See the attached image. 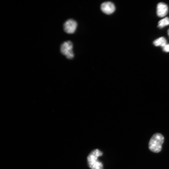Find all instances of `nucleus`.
Returning <instances> with one entry per match:
<instances>
[{
    "mask_svg": "<svg viewBox=\"0 0 169 169\" xmlns=\"http://www.w3.org/2000/svg\"><path fill=\"white\" fill-rule=\"evenodd\" d=\"M169 25V18L165 17L160 21L158 24V27L160 28H162Z\"/></svg>",
    "mask_w": 169,
    "mask_h": 169,
    "instance_id": "6e6552de",
    "label": "nucleus"
},
{
    "mask_svg": "<svg viewBox=\"0 0 169 169\" xmlns=\"http://www.w3.org/2000/svg\"><path fill=\"white\" fill-rule=\"evenodd\" d=\"M164 138L160 133L154 134L151 138L149 144V148L151 151L158 153L160 152L164 142Z\"/></svg>",
    "mask_w": 169,
    "mask_h": 169,
    "instance_id": "f03ea898",
    "label": "nucleus"
},
{
    "mask_svg": "<svg viewBox=\"0 0 169 169\" xmlns=\"http://www.w3.org/2000/svg\"><path fill=\"white\" fill-rule=\"evenodd\" d=\"M77 26L76 22L73 19H70L64 23L63 27L64 31L66 33L72 34L76 31Z\"/></svg>",
    "mask_w": 169,
    "mask_h": 169,
    "instance_id": "20e7f679",
    "label": "nucleus"
},
{
    "mask_svg": "<svg viewBox=\"0 0 169 169\" xmlns=\"http://www.w3.org/2000/svg\"><path fill=\"white\" fill-rule=\"evenodd\" d=\"M167 34H168V36L169 37V29H168V30H167Z\"/></svg>",
    "mask_w": 169,
    "mask_h": 169,
    "instance_id": "9d476101",
    "label": "nucleus"
},
{
    "mask_svg": "<svg viewBox=\"0 0 169 169\" xmlns=\"http://www.w3.org/2000/svg\"><path fill=\"white\" fill-rule=\"evenodd\" d=\"M73 44L70 41L64 42L61 45L60 51L67 59H72L74 56L73 51Z\"/></svg>",
    "mask_w": 169,
    "mask_h": 169,
    "instance_id": "7ed1b4c3",
    "label": "nucleus"
},
{
    "mask_svg": "<svg viewBox=\"0 0 169 169\" xmlns=\"http://www.w3.org/2000/svg\"><path fill=\"white\" fill-rule=\"evenodd\" d=\"M168 8L167 5L164 3H160L157 7V14L160 17H165L167 14Z\"/></svg>",
    "mask_w": 169,
    "mask_h": 169,
    "instance_id": "423d86ee",
    "label": "nucleus"
},
{
    "mask_svg": "<svg viewBox=\"0 0 169 169\" xmlns=\"http://www.w3.org/2000/svg\"><path fill=\"white\" fill-rule=\"evenodd\" d=\"M153 44L156 47L160 46L163 48L167 44V41L166 39L162 37L155 40L153 42Z\"/></svg>",
    "mask_w": 169,
    "mask_h": 169,
    "instance_id": "0eeeda50",
    "label": "nucleus"
},
{
    "mask_svg": "<svg viewBox=\"0 0 169 169\" xmlns=\"http://www.w3.org/2000/svg\"><path fill=\"white\" fill-rule=\"evenodd\" d=\"M163 50L165 52H169V44H167L166 46L163 48Z\"/></svg>",
    "mask_w": 169,
    "mask_h": 169,
    "instance_id": "1a4fd4ad",
    "label": "nucleus"
},
{
    "mask_svg": "<svg viewBox=\"0 0 169 169\" xmlns=\"http://www.w3.org/2000/svg\"><path fill=\"white\" fill-rule=\"evenodd\" d=\"M100 9L104 13L109 15L114 12L116 8L113 3L110 2H107L101 4Z\"/></svg>",
    "mask_w": 169,
    "mask_h": 169,
    "instance_id": "39448f33",
    "label": "nucleus"
},
{
    "mask_svg": "<svg viewBox=\"0 0 169 169\" xmlns=\"http://www.w3.org/2000/svg\"><path fill=\"white\" fill-rule=\"evenodd\" d=\"M103 153L98 149H95L92 151L87 157L88 164L91 169H103V164L100 161L98 158L102 156Z\"/></svg>",
    "mask_w": 169,
    "mask_h": 169,
    "instance_id": "f257e3e1",
    "label": "nucleus"
}]
</instances>
